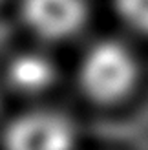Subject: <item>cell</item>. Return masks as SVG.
Wrapping results in <instances>:
<instances>
[{
  "label": "cell",
  "mask_w": 148,
  "mask_h": 150,
  "mask_svg": "<svg viewBox=\"0 0 148 150\" xmlns=\"http://www.w3.org/2000/svg\"><path fill=\"white\" fill-rule=\"evenodd\" d=\"M88 17L84 0H22V18L46 40H66L80 31Z\"/></svg>",
  "instance_id": "cell-3"
},
{
  "label": "cell",
  "mask_w": 148,
  "mask_h": 150,
  "mask_svg": "<svg viewBox=\"0 0 148 150\" xmlns=\"http://www.w3.org/2000/svg\"><path fill=\"white\" fill-rule=\"evenodd\" d=\"M80 86L97 103H117L134 90L135 55L117 40H101L86 51L79 70Z\"/></svg>",
  "instance_id": "cell-1"
},
{
  "label": "cell",
  "mask_w": 148,
  "mask_h": 150,
  "mask_svg": "<svg viewBox=\"0 0 148 150\" xmlns=\"http://www.w3.org/2000/svg\"><path fill=\"white\" fill-rule=\"evenodd\" d=\"M113 6L130 29L148 35V0H113Z\"/></svg>",
  "instance_id": "cell-5"
},
{
  "label": "cell",
  "mask_w": 148,
  "mask_h": 150,
  "mask_svg": "<svg viewBox=\"0 0 148 150\" xmlns=\"http://www.w3.org/2000/svg\"><path fill=\"white\" fill-rule=\"evenodd\" d=\"M4 145L6 150H75L77 130L62 114L31 112L7 126Z\"/></svg>",
  "instance_id": "cell-2"
},
{
  "label": "cell",
  "mask_w": 148,
  "mask_h": 150,
  "mask_svg": "<svg viewBox=\"0 0 148 150\" xmlns=\"http://www.w3.org/2000/svg\"><path fill=\"white\" fill-rule=\"evenodd\" d=\"M57 79L55 62L39 51L20 53L9 64L11 84L26 93H39L48 90Z\"/></svg>",
  "instance_id": "cell-4"
}]
</instances>
